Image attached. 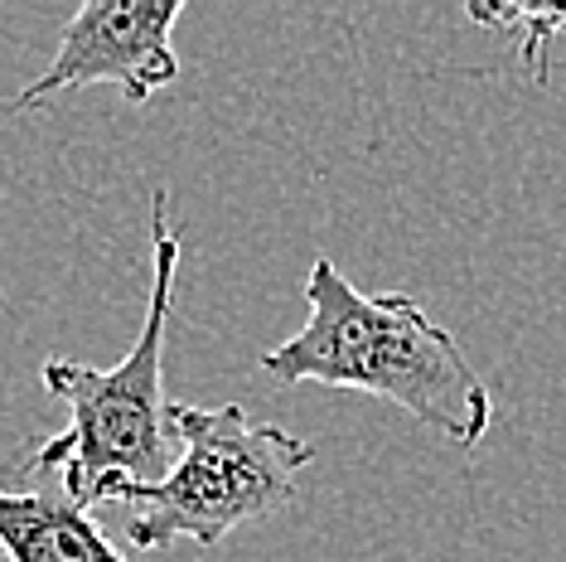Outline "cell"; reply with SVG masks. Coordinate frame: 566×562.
<instances>
[{
  "instance_id": "cell-4",
  "label": "cell",
  "mask_w": 566,
  "mask_h": 562,
  "mask_svg": "<svg viewBox=\"0 0 566 562\" xmlns=\"http://www.w3.org/2000/svg\"><path fill=\"white\" fill-rule=\"evenodd\" d=\"M185 0H87L63 24L54 63L24 93L10 97V112H34L59 93L112 83L140 107L179 79V54L170 44Z\"/></svg>"
},
{
  "instance_id": "cell-5",
  "label": "cell",
  "mask_w": 566,
  "mask_h": 562,
  "mask_svg": "<svg viewBox=\"0 0 566 562\" xmlns=\"http://www.w3.org/2000/svg\"><path fill=\"white\" fill-rule=\"evenodd\" d=\"M0 553L10 562H132L87 509L44 490H0Z\"/></svg>"
},
{
  "instance_id": "cell-2",
  "label": "cell",
  "mask_w": 566,
  "mask_h": 562,
  "mask_svg": "<svg viewBox=\"0 0 566 562\" xmlns=\"http://www.w3.org/2000/svg\"><path fill=\"white\" fill-rule=\"evenodd\" d=\"M179 272V233L170 195H150V301L136 344L122 364L93 368L78 360H44L40 378L69 407V427L34 451L30 470L59 476L63 500L78 509L126 504L132 490L160 485L175 466V422L165 398V325Z\"/></svg>"
},
{
  "instance_id": "cell-1",
  "label": "cell",
  "mask_w": 566,
  "mask_h": 562,
  "mask_svg": "<svg viewBox=\"0 0 566 562\" xmlns=\"http://www.w3.org/2000/svg\"><path fill=\"white\" fill-rule=\"evenodd\" d=\"M256 368L286 388L373 393L455 446H480L494 422L489 383L446 325L397 291L364 296L329 258H315L305 277V325Z\"/></svg>"
},
{
  "instance_id": "cell-3",
  "label": "cell",
  "mask_w": 566,
  "mask_h": 562,
  "mask_svg": "<svg viewBox=\"0 0 566 562\" xmlns=\"http://www.w3.org/2000/svg\"><path fill=\"white\" fill-rule=\"evenodd\" d=\"M175 466L160 485L132 490L126 543L218 548L242 523H262L295 504V476L315 461V446L276 422H252L238 403L170 407Z\"/></svg>"
},
{
  "instance_id": "cell-6",
  "label": "cell",
  "mask_w": 566,
  "mask_h": 562,
  "mask_svg": "<svg viewBox=\"0 0 566 562\" xmlns=\"http://www.w3.org/2000/svg\"><path fill=\"white\" fill-rule=\"evenodd\" d=\"M465 15L489 30H504L518 44V63L533 83H547L552 44L566 34V6H465Z\"/></svg>"
}]
</instances>
